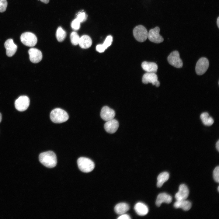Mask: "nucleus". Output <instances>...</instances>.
I'll list each match as a JSON object with an SVG mask.
<instances>
[{
  "mask_svg": "<svg viewBox=\"0 0 219 219\" xmlns=\"http://www.w3.org/2000/svg\"><path fill=\"white\" fill-rule=\"evenodd\" d=\"M39 160L41 163L49 168H52L56 166L57 163L56 156L52 151L42 152L39 156Z\"/></svg>",
  "mask_w": 219,
  "mask_h": 219,
  "instance_id": "f257e3e1",
  "label": "nucleus"
},
{
  "mask_svg": "<svg viewBox=\"0 0 219 219\" xmlns=\"http://www.w3.org/2000/svg\"><path fill=\"white\" fill-rule=\"evenodd\" d=\"M50 117L53 122L61 123L67 121L69 118V116L64 110L61 108H57L51 111Z\"/></svg>",
  "mask_w": 219,
  "mask_h": 219,
  "instance_id": "f03ea898",
  "label": "nucleus"
},
{
  "mask_svg": "<svg viewBox=\"0 0 219 219\" xmlns=\"http://www.w3.org/2000/svg\"><path fill=\"white\" fill-rule=\"evenodd\" d=\"M77 164L80 170L84 172H91L95 167L94 162L90 159L85 157L79 158L78 160Z\"/></svg>",
  "mask_w": 219,
  "mask_h": 219,
  "instance_id": "7ed1b4c3",
  "label": "nucleus"
},
{
  "mask_svg": "<svg viewBox=\"0 0 219 219\" xmlns=\"http://www.w3.org/2000/svg\"><path fill=\"white\" fill-rule=\"evenodd\" d=\"M133 35L136 40L139 42H143L148 38V32L147 29L142 25L136 26L133 31Z\"/></svg>",
  "mask_w": 219,
  "mask_h": 219,
  "instance_id": "20e7f679",
  "label": "nucleus"
},
{
  "mask_svg": "<svg viewBox=\"0 0 219 219\" xmlns=\"http://www.w3.org/2000/svg\"><path fill=\"white\" fill-rule=\"evenodd\" d=\"M20 40L23 44L28 47L35 46L37 41L36 36L30 32H26L22 33L20 36Z\"/></svg>",
  "mask_w": 219,
  "mask_h": 219,
  "instance_id": "39448f33",
  "label": "nucleus"
},
{
  "mask_svg": "<svg viewBox=\"0 0 219 219\" xmlns=\"http://www.w3.org/2000/svg\"><path fill=\"white\" fill-rule=\"evenodd\" d=\"M167 60L170 64L176 68H180L182 66L183 62L177 51L172 52L168 56Z\"/></svg>",
  "mask_w": 219,
  "mask_h": 219,
  "instance_id": "423d86ee",
  "label": "nucleus"
},
{
  "mask_svg": "<svg viewBox=\"0 0 219 219\" xmlns=\"http://www.w3.org/2000/svg\"><path fill=\"white\" fill-rule=\"evenodd\" d=\"M30 99L28 97L22 96L19 97L15 102L16 108L19 111H23L28 107L30 104Z\"/></svg>",
  "mask_w": 219,
  "mask_h": 219,
  "instance_id": "0eeeda50",
  "label": "nucleus"
},
{
  "mask_svg": "<svg viewBox=\"0 0 219 219\" xmlns=\"http://www.w3.org/2000/svg\"><path fill=\"white\" fill-rule=\"evenodd\" d=\"M209 66L208 60L205 57L200 58L196 63L195 70L196 74L201 75L204 74L207 70Z\"/></svg>",
  "mask_w": 219,
  "mask_h": 219,
  "instance_id": "6e6552de",
  "label": "nucleus"
},
{
  "mask_svg": "<svg viewBox=\"0 0 219 219\" xmlns=\"http://www.w3.org/2000/svg\"><path fill=\"white\" fill-rule=\"evenodd\" d=\"M160 28L157 26L151 29L148 33L149 40L152 42L158 43L162 42L164 40L163 37L159 34Z\"/></svg>",
  "mask_w": 219,
  "mask_h": 219,
  "instance_id": "1a4fd4ad",
  "label": "nucleus"
},
{
  "mask_svg": "<svg viewBox=\"0 0 219 219\" xmlns=\"http://www.w3.org/2000/svg\"><path fill=\"white\" fill-rule=\"evenodd\" d=\"M142 82L144 84L151 83L156 87H158L160 85L158 76L154 72H147L144 74L142 77Z\"/></svg>",
  "mask_w": 219,
  "mask_h": 219,
  "instance_id": "9d476101",
  "label": "nucleus"
},
{
  "mask_svg": "<svg viewBox=\"0 0 219 219\" xmlns=\"http://www.w3.org/2000/svg\"><path fill=\"white\" fill-rule=\"evenodd\" d=\"M115 115V111L107 106H103L101 109L100 116L105 121H108L114 118Z\"/></svg>",
  "mask_w": 219,
  "mask_h": 219,
  "instance_id": "9b49d317",
  "label": "nucleus"
},
{
  "mask_svg": "<svg viewBox=\"0 0 219 219\" xmlns=\"http://www.w3.org/2000/svg\"><path fill=\"white\" fill-rule=\"evenodd\" d=\"M28 53L30 56V59L32 63H38L42 59V53L41 51L37 49L31 48L29 50Z\"/></svg>",
  "mask_w": 219,
  "mask_h": 219,
  "instance_id": "f8f14e48",
  "label": "nucleus"
},
{
  "mask_svg": "<svg viewBox=\"0 0 219 219\" xmlns=\"http://www.w3.org/2000/svg\"><path fill=\"white\" fill-rule=\"evenodd\" d=\"M4 46L6 49V54L8 56L12 57L16 53L17 47L14 43L12 39H9L7 40L5 43Z\"/></svg>",
  "mask_w": 219,
  "mask_h": 219,
  "instance_id": "ddd939ff",
  "label": "nucleus"
},
{
  "mask_svg": "<svg viewBox=\"0 0 219 219\" xmlns=\"http://www.w3.org/2000/svg\"><path fill=\"white\" fill-rule=\"evenodd\" d=\"M189 194V190L187 186L184 184H181L179 189V191L175 195L176 200H186Z\"/></svg>",
  "mask_w": 219,
  "mask_h": 219,
  "instance_id": "4468645a",
  "label": "nucleus"
},
{
  "mask_svg": "<svg viewBox=\"0 0 219 219\" xmlns=\"http://www.w3.org/2000/svg\"><path fill=\"white\" fill-rule=\"evenodd\" d=\"M119 126L118 121L113 119L107 121L104 124V128L105 130L108 133L113 134L116 131Z\"/></svg>",
  "mask_w": 219,
  "mask_h": 219,
  "instance_id": "2eb2a0df",
  "label": "nucleus"
},
{
  "mask_svg": "<svg viewBox=\"0 0 219 219\" xmlns=\"http://www.w3.org/2000/svg\"><path fill=\"white\" fill-rule=\"evenodd\" d=\"M172 200V196L165 193H160L158 196L156 201V204L157 206L160 207L163 203H171Z\"/></svg>",
  "mask_w": 219,
  "mask_h": 219,
  "instance_id": "dca6fc26",
  "label": "nucleus"
},
{
  "mask_svg": "<svg viewBox=\"0 0 219 219\" xmlns=\"http://www.w3.org/2000/svg\"><path fill=\"white\" fill-rule=\"evenodd\" d=\"M113 41V37L111 35L108 36L103 44H99L96 47V50L99 52H104L106 49L111 45Z\"/></svg>",
  "mask_w": 219,
  "mask_h": 219,
  "instance_id": "f3484780",
  "label": "nucleus"
},
{
  "mask_svg": "<svg viewBox=\"0 0 219 219\" xmlns=\"http://www.w3.org/2000/svg\"><path fill=\"white\" fill-rule=\"evenodd\" d=\"M141 67L147 72H156L158 68V65L155 63L145 61L142 63Z\"/></svg>",
  "mask_w": 219,
  "mask_h": 219,
  "instance_id": "a211bd4d",
  "label": "nucleus"
},
{
  "mask_svg": "<svg viewBox=\"0 0 219 219\" xmlns=\"http://www.w3.org/2000/svg\"><path fill=\"white\" fill-rule=\"evenodd\" d=\"M191 203L188 200H177L174 204L176 208H181L185 211L189 210L191 208Z\"/></svg>",
  "mask_w": 219,
  "mask_h": 219,
  "instance_id": "6ab92c4d",
  "label": "nucleus"
},
{
  "mask_svg": "<svg viewBox=\"0 0 219 219\" xmlns=\"http://www.w3.org/2000/svg\"><path fill=\"white\" fill-rule=\"evenodd\" d=\"M134 209L136 213L139 215L144 216L148 212V207L143 203L138 202L134 206Z\"/></svg>",
  "mask_w": 219,
  "mask_h": 219,
  "instance_id": "aec40b11",
  "label": "nucleus"
},
{
  "mask_svg": "<svg viewBox=\"0 0 219 219\" xmlns=\"http://www.w3.org/2000/svg\"><path fill=\"white\" fill-rule=\"evenodd\" d=\"M92 43V41L90 37L87 35H84L80 38L78 44L81 48L87 49L91 46Z\"/></svg>",
  "mask_w": 219,
  "mask_h": 219,
  "instance_id": "412c9836",
  "label": "nucleus"
},
{
  "mask_svg": "<svg viewBox=\"0 0 219 219\" xmlns=\"http://www.w3.org/2000/svg\"><path fill=\"white\" fill-rule=\"evenodd\" d=\"M128 204L126 203H121L117 204L114 207L116 213L118 214H124L129 209Z\"/></svg>",
  "mask_w": 219,
  "mask_h": 219,
  "instance_id": "4be33fe9",
  "label": "nucleus"
},
{
  "mask_svg": "<svg viewBox=\"0 0 219 219\" xmlns=\"http://www.w3.org/2000/svg\"><path fill=\"white\" fill-rule=\"evenodd\" d=\"M169 174L166 172H162L160 173L158 176L157 186L160 188L162 186L164 183L169 179Z\"/></svg>",
  "mask_w": 219,
  "mask_h": 219,
  "instance_id": "5701e85b",
  "label": "nucleus"
},
{
  "mask_svg": "<svg viewBox=\"0 0 219 219\" xmlns=\"http://www.w3.org/2000/svg\"><path fill=\"white\" fill-rule=\"evenodd\" d=\"M200 118L203 123L206 126H211L214 122L213 119L209 116L207 112L202 113L200 115Z\"/></svg>",
  "mask_w": 219,
  "mask_h": 219,
  "instance_id": "b1692460",
  "label": "nucleus"
},
{
  "mask_svg": "<svg viewBox=\"0 0 219 219\" xmlns=\"http://www.w3.org/2000/svg\"><path fill=\"white\" fill-rule=\"evenodd\" d=\"M66 36V31L61 27H59L57 29L56 33V37L57 40L60 42L63 41L65 38Z\"/></svg>",
  "mask_w": 219,
  "mask_h": 219,
  "instance_id": "393cba45",
  "label": "nucleus"
},
{
  "mask_svg": "<svg viewBox=\"0 0 219 219\" xmlns=\"http://www.w3.org/2000/svg\"><path fill=\"white\" fill-rule=\"evenodd\" d=\"M70 37L71 42L73 45H77L78 44L80 37L76 32H72L71 34Z\"/></svg>",
  "mask_w": 219,
  "mask_h": 219,
  "instance_id": "a878e982",
  "label": "nucleus"
},
{
  "mask_svg": "<svg viewBox=\"0 0 219 219\" xmlns=\"http://www.w3.org/2000/svg\"><path fill=\"white\" fill-rule=\"evenodd\" d=\"M87 16L84 12H80L77 15L76 19L81 23L86 20Z\"/></svg>",
  "mask_w": 219,
  "mask_h": 219,
  "instance_id": "bb28decb",
  "label": "nucleus"
},
{
  "mask_svg": "<svg viewBox=\"0 0 219 219\" xmlns=\"http://www.w3.org/2000/svg\"><path fill=\"white\" fill-rule=\"evenodd\" d=\"M213 176L214 180L217 182H219V166H217L213 172Z\"/></svg>",
  "mask_w": 219,
  "mask_h": 219,
  "instance_id": "cd10ccee",
  "label": "nucleus"
},
{
  "mask_svg": "<svg viewBox=\"0 0 219 219\" xmlns=\"http://www.w3.org/2000/svg\"><path fill=\"white\" fill-rule=\"evenodd\" d=\"M80 23L76 18L72 22L71 24V27L73 29L77 30L80 28Z\"/></svg>",
  "mask_w": 219,
  "mask_h": 219,
  "instance_id": "c85d7f7f",
  "label": "nucleus"
},
{
  "mask_svg": "<svg viewBox=\"0 0 219 219\" xmlns=\"http://www.w3.org/2000/svg\"><path fill=\"white\" fill-rule=\"evenodd\" d=\"M7 4L6 0H0V12H2L6 10Z\"/></svg>",
  "mask_w": 219,
  "mask_h": 219,
  "instance_id": "c756f323",
  "label": "nucleus"
},
{
  "mask_svg": "<svg viewBox=\"0 0 219 219\" xmlns=\"http://www.w3.org/2000/svg\"><path fill=\"white\" fill-rule=\"evenodd\" d=\"M131 218L130 216L127 214H123L119 216L117 219H130Z\"/></svg>",
  "mask_w": 219,
  "mask_h": 219,
  "instance_id": "7c9ffc66",
  "label": "nucleus"
},
{
  "mask_svg": "<svg viewBox=\"0 0 219 219\" xmlns=\"http://www.w3.org/2000/svg\"><path fill=\"white\" fill-rule=\"evenodd\" d=\"M216 147L218 151H219V141L218 140L216 144Z\"/></svg>",
  "mask_w": 219,
  "mask_h": 219,
  "instance_id": "2f4dec72",
  "label": "nucleus"
},
{
  "mask_svg": "<svg viewBox=\"0 0 219 219\" xmlns=\"http://www.w3.org/2000/svg\"><path fill=\"white\" fill-rule=\"evenodd\" d=\"M42 2L45 3L47 4L49 2V0H40Z\"/></svg>",
  "mask_w": 219,
  "mask_h": 219,
  "instance_id": "473e14b6",
  "label": "nucleus"
},
{
  "mask_svg": "<svg viewBox=\"0 0 219 219\" xmlns=\"http://www.w3.org/2000/svg\"><path fill=\"white\" fill-rule=\"evenodd\" d=\"M217 24L218 28H219V17L218 16L217 20Z\"/></svg>",
  "mask_w": 219,
  "mask_h": 219,
  "instance_id": "72a5a7b5",
  "label": "nucleus"
},
{
  "mask_svg": "<svg viewBox=\"0 0 219 219\" xmlns=\"http://www.w3.org/2000/svg\"><path fill=\"white\" fill-rule=\"evenodd\" d=\"M2 119V116L1 114L0 113V123L1 122Z\"/></svg>",
  "mask_w": 219,
  "mask_h": 219,
  "instance_id": "f704fd0d",
  "label": "nucleus"
},
{
  "mask_svg": "<svg viewBox=\"0 0 219 219\" xmlns=\"http://www.w3.org/2000/svg\"><path fill=\"white\" fill-rule=\"evenodd\" d=\"M217 190H218V191L219 192V186H218V188H217Z\"/></svg>",
  "mask_w": 219,
  "mask_h": 219,
  "instance_id": "c9c22d12",
  "label": "nucleus"
}]
</instances>
